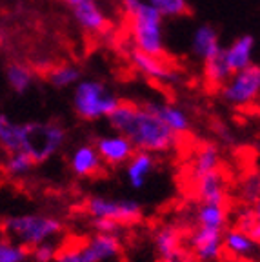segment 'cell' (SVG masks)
I'll return each mask as SVG.
<instances>
[{
    "label": "cell",
    "instance_id": "6da1fadb",
    "mask_svg": "<svg viewBox=\"0 0 260 262\" xmlns=\"http://www.w3.org/2000/svg\"><path fill=\"white\" fill-rule=\"evenodd\" d=\"M115 133H122L131 140L135 149L153 153H169L179 146V139L155 113L146 106L129 100H118L106 117Z\"/></svg>",
    "mask_w": 260,
    "mask_h": 262
},
{
    "label": "cell",
    "instance_id": "7a4b0ae2",
    "mask_svg": "<svg viewBox=\"0 0 260 262\" xmlns=\"http://www.w3.org/2000/svg\"><path fill=\"white\" fill-rule=\"evenodd\" d=\"M129 33L133 48L144 53L164 57V16L144 0L129 16Z\"/></svg>",
    "mask_w": 260,
    "mask_h": 262
},
{
    "label": "cell",
    "instance_id": "3957f363",
    "mask_svg": "<svg viewBox=\"0 0 260 262\" xmlns=\"http://www.w3.org/2000/svg\"><path fill=\"white\" fill-rule=\"evenodd\" d=\"M73 88V110L88 122L106 119L120 100L104 82L97 78H80Z\"/></svg>",
    "mask_w": 260,
    "mask_h": 262
},
{
    "label": "cell",
    "instance_id": "277c9868",
    "mask_svg": "<svg viewBox=\"0 0 260 262\" xmlns=\"http://www.w3.org/2000/svg\"><path fill=\"white\" fill-rule=\"evenodd\" d=\"M4 231L8 233L9 241H15L26 248L40 244V242L53 241L62 233V222L49 215H18L4 222Z\"/></svg>",
    "mask_w": 260,
    "mask_h": 262
},
{
    "label": "cell",
    "instance_id": "5b68a950",
    "mask_svg": "<svg viewBox=\"0 0 260 262\" xmlns=\"http://www.w3.org/2000/svg\"><path fill=\"white\" fill-rule=\"evenodd\" d=\"M220 90V97L231 107H251L258 102L260 95V68L253 62L251 66L229 75Z\"/></svg>",
    "mask_w": 260,
    "mask_h": 262
},
{
    "label": "cell",
    "instance_id": "8992f818",
    "mask_svg": "<svg viewBox=\"0 0 260 262\" xmlns=\"http://www.w3.org/2000/svg\"><path fill=\"white\" fill-rule=\"evenodd\" d=\"M66 129L58 122H29L28 139L22 151L29 153L35 164H42L60 151Z\"/></svg>",
    "mask_w": 260,
    "mask_h": 262
},
{
    "label": "cell",
    "instance_id": "52a82bcc",
    "mask_svg": "<svg viewBox=\"0 0 260 262\" xmlns=\"http://www.w3.org/2000/svg\"><path fill=\"white\" fill-rule=\"evenodd\" d=\"M88 213L91 219H107L120 226H129L140 221L142 208L131 199H107V196H91L88 201Z\"/></svg>",
    "mask_w": 260,
    "mask_h": 262
},
{
    "label": "cell",
    "instance_id": "ba28073f",
    "mask_svg": "<svg viewBox=\"0 0 260 262\" xmlns=\"http://www.w3.org/2000/svg\"><path fill=\"white\" fill-rule=\"evenodd\" d=\"M129 58L131 64L135 66V70L146 78H149V80L159 82V84H175V82H179L180 73L177 70H173L167 62H164V58L160 55H149L133 48L129 53Z\"/></svg>",
    "mask_w": 260,
    "mask_h": 262
},
{
    "label": "cell",
    "instance_id": "9c48e42d",
    "mask_svg": "<svg viewBox=\"0 0 260 262\" xmlns=\"http://www.w3.org/2000/svg\"><path fill=\"white\" fill-rule=\"evenodd\" d=\"M64 4L71 9L75 22L91 35H100L107 31L110 20L104 9L100 8L98 0H64Z\"/></svg>",
    "mask_w": 260,
    "mask_h": 262
},
{
    "label": "cell",
    "instance_id": "30bf717a",
    "mask_svg": "<svg viewBox=\"0 0 260 262\" xmlns=\"http://www.w3.org/2000/svg\"><path fill=\"white\" fill-rule=\"evenodd\" d=\"M222 229H211L197 226L189 235V253L197 262H216L222 257Z\"/></svg>",
    "mask_w": 260,
    "mask_h": 262
},
{
    "label": "cell",
    "instance_id": "8fae6325",
    "mask_svg": "<svg viewBox=\"0 0 260 262\" xmlns=\"http://www.w3.org/2000/svg\"><path fill=\"white\" fill-rule=\"evenodd\" d=\"M95 149L100 155L104 166H111V168L124 166L135 153V146L122 133H113V135L100 137L95 142Z\"/></svg>",
    "mask_w": 260,
    "mask_h": 262
},
{
    "label": "cell",
    "instance_id": "7c38bea8",
    "mask_svg": "<svg viewBox=\"0 0 260 262\" xmlns=\"http://www.w3.org/2000/svg\"><path fill=\"white\" fill-rule=\"evenodd\" d=\"M82 248V253L85 262H107L120 257L122 253V244L117 235L95 233Z\"/></svg>",
    "mask_w": 260,
    "mask_h": 262
},
{
    "label": "cell",
    "instance_id": "4fadbf2b",
    "mask_svg": "<svg viewBox=\"0 0 260 262\" xmlns=\"http://www.w3.org/2000/svg\"><path fill=\"white\" fill-rule=\"evenodd\" d=\"M255 37L249 35V33H244V35L236 37L228 48H222L224 60L231 70V73L244 70V68L253 64V60H255Z\"/></svg>",
    "mask_w": 260,
    "mask_h": 262
},
{
    "label": "cell",
    "instance_id": "5bb4252c",
    "mask_svg": "<svg viewBox=\"0 0 260 262\" xmlns=\"http://www.w3.org/2000/svg\"><path fill=\"white\" fill-rule=\"evenodd\" d=\"M69 168L78 179H90V177L102 173L104 162L95 149V144H82V146L75 147L69 157Z\"/></svg>",
    "mask_w": 260,
    "mask_h": 262
},
{
    "label": "cell",
    "instance_id": "9a60e30c",
    "mask_svg": "<svg viewBox=\"0 0 260 262\" xmlns=\"http://www.w3.org/2000/svg\"><path fill=\"white\" fill-rule=\"evenodd\" d=\"M144 106L151 113L157 115L177 137L187 135V131L191 127V119H189V115L180 106H173V104H167V102H155V100H149Z\"/></svg>",
    "mask_w": 260,
    "mask_h": 262
},
{
    "label": "cell",
    "instance_id": "2e32d148",
    "mask_svg": "<svg viewBox=\"0 0 260 262\" xmlns=\"http://www.w3.org/2000/svg\"><path fill=\"white\" fill-rule=\"evenodd\" d=\"M193 182H195V191L200 202L226 204V179L220 169H213V171L195 177Z\"/></svg>",
    "mask_w": 260,
    "mask_h": 262
},
{
    "label": "cell",
    "instance_id": "e0dca14e",
    "mask_svg": "<svg viewBox=\"0 0 260 262\" xmlns=\"http://www.w3.org/2000/svg\"><path fill=\"white\" fill-rule=\"evenodd\" d=\"M222 251L231 258H255L258 253V242L236 228L224 229Z\"/></svg>",
    "mask_w": 260,
    "mask_h": 262
},
{
    "label": "cell",
    "instance_id": "ac0fdd59",
    "mask_svg": "<svg viewBox=\"0 0 260 262\" xmlns=\"http://www.w3.org/2000/svg\"><path fill=\"white\" fill-rule=\"evenodd\" d=\"M124 166H126V177L131 188L142 189L147 182V177L153 173L155 166H157V159H155L153 153L135 149L131 159Z\"/></svg>",
    "mask_w": 260,
    "mask_h": 262
},
{
    "label": "cell",
    "instance_id": "d6986e66",
    "mask_svg": "<svg viewBox=\"0 0 260 262\" xmlns=\"http://www.w3.org/2000/svg\"><path fill=\"white\" fill-rule=\"evenodd\" d=\"M153 244H155V251H157V257H159V262L167 260V258L175 257L177 253H180L184 250L182 231L173 224L160 226L155 231Z\"/></svg>",
    "mask_w": 260,
    "mask_h": 262
},
{
    "label": "cell",
    "instance_id": "ffe728a7",
    "mask_svg": "<svg viewBox=\"0 0 260 262\" xmlns=\"http://www.w3.org/2000/svg\"><path fill=\"white\" fill-rule=\"evenodd\" d=\"M29 122H15L11 117L0 113V147L8 153L24 149Z\"/></svg>",
    "mask_w": 260,
    "mask_h": 262
},
{
    "label": "cell",
    "instance_id": "44dd1931",
    "mask_svg": "<svg viewBox=\"0 0 260 262\" xmlns=\"http://www.w3.org/2000/svg\"><path fill=\"white\" fill-rule=\"evenodd\" d=\"M191 49L193 53L200 58V60H207V58L215 57L222 51V44H220L219 31L213 26L202 24L193 31L191 37Z\"/></svg>",
    "mask_w": 260,
    "mask_h": 262
},
{
    "label": "cell",
    "instance_id": "7402d4cb",
    "mask_svg": "<svg viewBox=\"0 0 260 262\" xmlns=\"http://www.w3.org/2000/svg\"><path fill=\"white\" fill-rule=\"evenodd\" d=\"M197 226L224 231L228 226V206L216 202H200L197 209Z\"/></svg>",
    "mask_w": 260,
    "mask_h": 262
},
{
    "label": "cell",
    "instance_id": "603a6c76",
    "mask_svg": "<svg viewBox=\"0 0 260 262\" xmlns=\"http://www.w3.org/2000/svg\"><path fill=\"white\" fill-rule=\"evenodd\" d=\"M6 80H8L9 88H11L15 93L24 95V93H28L29 88L33 86L35 73H33V70L28 64H22V62H9L8 68H6Z\"/></svg>",
    "mask_w": 260,
    "mask_h": 262
},
{
    "label": "cell",
    "instance_id": "cb8c5ba5",
    "mask_svg": "<svg viewBox=\"0 0 260 262\" xmlns=\"http://www.w3.org/2000/svg\"><path fill=\"white\" fill-rule=\"evenodd\" d=\"M82 78V71L75 64H57L46 71V80L57 90L73 88Z\"/></svg>",
    "mask_w": 260,
    "mask_h": 262
},
{
    "label": "cell",
    "instance_id": "d4e9b609",
    "mask_svg": "<svg viewBox=\"0 0 260 262\" xmlns=\"http://www.w3.org/2000/svg\"><path fill=\"white\" fill-rule=\"evenodd\" d=\"M229 75H231V70L228 68L226 60H224L222 51L219 55H215V57L204 60V78L215 90H219L224 82L228 80Z\"/></svg>",
    "mask_w": 260,
    "mask_h": 262
},
{
    "label": "cell",
    "instance_id": "484cf974",
    "mask_svg": "<svg viewBox=\"0 0 260 262\" xmlns=\"http://www.w3.org/2000/svg\"><path fill=\"white\" fill-rule=\"evenodd\" d=\"M236 229L248 233L253 241L260 242V213L258 206L246 204L236 211Z\"/></svg>",
    "mask_w": 260,
    "mask_h": 262
},
{
    "label": "cell",
    "instance_id": "4316f807",
    "mask_svg": "<svg viewBox=\"0 0 260 262\" xmlns=\"http://www.w3.org/2000/svg\"><path fill=\"white\" fill-rule=\"evenodd\" d=\"M220 168V151L213 144H206L193 157V179Z\"/></svg>",
    "mask_w": 260,
    "mask_h": 262
},
{
    "label": "cell",
    "instance_id": "83f0119b",
    "mask_svg": "<svg viewBox=\"0 0 260 262\" xmlns=\"http://www.w3.org/2000/svg\"><path fill=\"white\" fill-rule=\"evenodd\" d=\"M35 166H37V164L33 162L31 155L22 151V149L9 153L8 159H6V171H8V175H11V177L28 175Z\"/></svg>",
    "mask_w": 260,
    "mask_h": 262
},
{
    "label": "cell",
    "instance_id": "f1b7e54d",
    "mask_svg": "<svg viewBox=\"0 0 260 262\" xmlns=\"http://www.w3.org/2000/svg\"><path fill=\"white\" fill-rule=\"evenodd\" d=\"M164 18H179L189 13L187 0H146Z\"/></svg>",
    "mask_w": 260,
    "mask_h": 262
},
{
    "label": "cell",
    "instance_id": "f546056e",
    "mask_svg": "<svg viewBox=\"0 0 260 262\" xmlns=\"http://www.w3.org/2000/svg\"><path fill=\"white\" fill-rule=\"evenodd\" d=\"M29 250L15 241L0 242V262H28Z\"/></svg>",
    "mask_w": 260,
    "mask_h": 262
},
{
    "label": "cell",
    "instance_id": "4dcf8cb0",
    "mask_svg": "<svg viewBox=\"0 0 260 262\" xmlns=\"http://www.w3.org/2000/svg\"><path fill=\"white\" fill-rule=\"evenodd\" d=\"M240 196L244 199L246 204L258 206V199H260L258 173H249V175L242 180V184H240Z\"/></svg>",
    "mask_w": 260,
    "mask_h": 262
},
{
    "label": "cell",
    "instance_id": "1f68e13d",
    "mask_svg": "<svg viewBox=\"0 0 260 262\" xmlns=\"http://www.w3.org/2000/svg\"><path fill=\"white\" fill-rule=\"evenodd\" d=\"M55 255H57V246L51 241L40 242V244L33 246L29 257L33 258V262H53Z\"/></svg>",
    "mask_w": 260,
    "mask_h": 262
},
{
    "label": "cell",
    "instance_id": "d6a6232c",
    "mask_svg": "<svg viewBox=\"0 0 260 262\" xmlns=\"http://www.w3.org/2000/svg\"><path fill=\"white\" fill-rule=\"evenodd\" d=\"M53 262H85V257L80 246H71V248H64L60 251L57 250Z\"/></svg>",
    "mask_w": 260,
    "mask_h": 262
},
{
    "label": "cell",
    "instance_id": "836d02e7",
    "mask_svg": "<svg viewBox=\"0 0 260 262\" xmlns=\"http://www.w3.org/2000/svg\"><path fill=\"white\" fill-rule=\"evenodd\" d=\"M93 228L95 233H106V235H117L122 231L124 226L117 224L113 221H107V219H93Z\"/></svg>",
    "mask_w": 260,
    "mask_h": 262
},
{
    "label": "cell",
    "instance_id": "e575fe53",
    "mask_svg": "<svg viewBox=\"0 0 260 262\" xmlns=\"http://www.w3.org/2000/svg\"><path fill=\"white\" fill-rule=\"evenodd\" d=\"M164 262H197V260H195V257H193V255L184 248L180 253H177L175 257L167 258V260H164Z\"/></svg>",
    "mask_w": 260,
    "mask_h": 262
},
{
    "label": "cell",
    "instance_id": "d590c367",
    "mask_svg": "<svg viewBox=\"0 0 260 262\" xmlns=\"http://www.w3.org/2000/svg\"><path fill=\"white\" fill-rule=\"evenodd\" d=\"M142 2L144 0H120V6H122V11L126 13V16H129Z\"/></svg>",
    "mask_w": 260,
    "mask_h": 262
},
{
    "label": "cell",
    "instance_id": "8d00e7d4",
    "mask_svg": "<svg viewBox=\"0 0 260 262\" xmlns=\"http://www.w3.org/2000/svg\"><path fill=\"white\" fill-rule=\"evenodd\" d=\"M229 262H255L253 258H231Z\"/></svg>",
    "mask_w": 260,
    "mask_h": 262
}]
</instances>
